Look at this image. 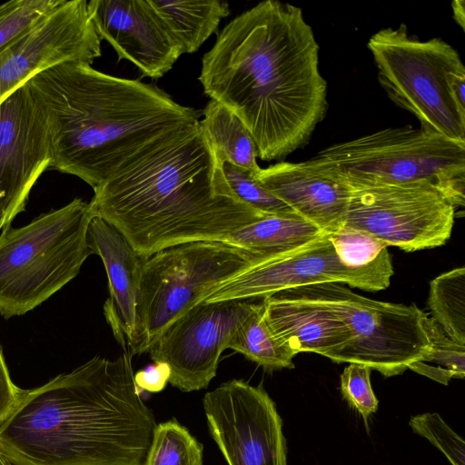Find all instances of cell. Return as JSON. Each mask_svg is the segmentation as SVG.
I'll use <instances>...</instances> for the list:
<instances>
[{"label": "cell", "mask_w": 465, "mask_h": 465, "mask_svg": "<svg viewBox=\"0 0 465 465\" xmlns=\"http://www.w3.org/2000/svg\"><path fill=\"white\" fill-rule=\"evenodd\" d=\"M198 79L242 122L262 161L306 145L328 110L313 30L300 7L277 0L231 20L203 54Z\"/></svg>", "instance_id": "1"}, {"label": "cell", "mask_w": 465, "mask_h": 465, "mask_svg": "<svg viewBox=\"0 0 465 465\" xmlns=\"http://www.w3.org/2000/svg\"><path fill=\"white\" fill-rule=\"evenodd\" d=\"M89 203L143 259L181 243L226 242L266 215L233 193L199 121L133 155L94 189Z\"/></svg>", "instance_id": "2"}, {"label": "cell", "mask_w": 465, "mask_h": 465, "mask_svg": "<svg viewBox=\"0 0 465 465\" xmlns=\"http://www.w3.org/2000/svg\"><path fill=\"white\" fill-rule=\"evenodd\" d=\"M124 350L25 390L0 424V452L13 465H143L157 424Z\"/></svg>", "instance_id": "3"}, {"label": "cell", "mask_w": 465, "mask_h": 465, "mask_svg": "<svg viewBox=\"0 0 465 465\" xmlns=\"http://www.w3.org/2000/svg\"><path fill=\"white\" fill-rule=\"evenodd\" d=\"M41 106L52 146L50 169L97 187L162 135L199 113L155 85L64 62L26 83Z\"/></svg>", "instance_id": "4"}, {"label": "cell", "mask_w": 465, "mask_h": 465, "mask_svg": "<svg viewBox=\"0 0 465 465\" xmlns=\"http://www.w3.org/2000/svg\"><path fill=\"white\" fill-rule=\"evenodd\" d=\"M380 84L420 129L465 143V67L457 50L440 37L420 41L405 25L372 35Z\"/></svg>", "instance_id": "5"}, {"label": "cell", "mask_w": 465, "mask_h": 465, "mask_svg": "<svg viewBox=\"0 0 465 465\" xmlns=\"http://www.w3.org/2000/svg\"><path fill=\"white\" fill-rule=\"evenodd\" d=\"M90 203L74 198L26 225L0 233V314L24 315L45 302L80 272L92 254Z\"/></svg>", "instance_id": "6"}, {"label": "cell", "mask_w": 465, "mask_h": 465, "mask_svg": "<svg viewBox=\"0 0 465 465\" xmlns=\"http://www.w3.org/2000/svg\"><path fill=\"white\" fill-rule=\"evenodd\" d=\"M348 181L426 183L453 207L465 204V143L420 128L382 129L335 143L316 155Z\"/></svg>", "instance_id": "7"}, {"label": "cell", "mask_w": 465, "mask_h": 465, "mask_svg": "<svg viewBox=\"0 0 465 465\" xmlns=\"http://www.w3.org/2000/svg\"><path fill=\"white\" fill-rule=\"evenodd\" d=\"M263 257L228 242L198 241L173 245L143 259L136 337L128 350L134 355L148 352L162 332L212 289Z\"/></svg>", "instance_id": "8"}, {"label": "cell", "mask_w": 465, "mask_h": 465, "mask_svg": "<svg viewBox=\"0 0 465 465\" xmlns=\"http://www.w3.org/2000/svg\"><path fill=\"white\" fill-rule=\"evenodd\" d=\"M295 289L333 311L351 331V341L338 352L334 362L364 364L391 377L403 373L430 349L427 313L414 303L369 299L339 282Z\"/></svg>", "instance_id": "9"}, {"label": "cell", "mask_w": 465, "mask_h": 465, "mask_svg": "<svg viewBox=\"0 0 465 465\" xmlns=\"http://www.w3.org/2000/svg\"><path fill=\"white\" fill-rule=\"evenodd\" d=\"M345 181L351 187L345 226L405 252L435 248L450 239L456 209L431 185Z\"/></svg>", "instance_id": "10"}, {"label": "cell", "mask_w": 465, "mask_h": 465, "mask_svg": "<svg viewBox=\"0 0 465 465\" xmlns=\"http://www.w3.org/2000/svg\"><path fill=\"white\" fill-rule=\"evenodd\" d=\"M392 275L388 250L367 266L351 267L339 258L329 233H322L302 246L260 259L212 289L202 302L263 299L284 290L325 282L377 292L390 285Z\"/></svg>", "instance_id": "11"}, {"label": "cell", "mask_w": 465, "mask_h": 465, "mask_svg": "<svg viewBox=\"0 0 465 465\" xmlns=\"http://www.w3.org/2000/svg\"><path fill=\"white\" fill-rule=\"evenodd\" d=\"M203 405L228 465H287L282 420L262 386L230 380L207 392Z\"/></svg>", "instance_id": "12"}, {"label": "cell", "mask_w": 465, "mask_h": 465, "mask_svg": "<svg viewBox=\"0 0 465 465\" xmlns=\"http://www.w3.org/2000/svg\"><path fill=\"white\" fill-rule=\"evenodd\" d=\"M257 303L248 300L199 302L173 321L150 348L153 362L166 363L169 381L182 391L207 388L220 357Z\"/></svg>", "instance_id": "13"}, {"label": "cell", "mask_w": 465, "mask_h": 465, "mask_svg": "<svg viewBox=\"0 0 465 465\" xmlns=\"http://www.w3.org/2000/svg\"><path fill=\"white\" fill-rule=\"evenodd\" d=\"M86 0H64L0 51V104L34 76L64 62L92 64L101 42Z\"/></svg>", "instance_id": "14"}, {"label": "cell", "mask_w": 465, "mask_h": 465, "mask_svg": "<svg viewBox=\"0 0 465 465\" xmlns=\"http://www.w3.org/2000/svg\"><path fill=\"white\" fill-rule=\"evenodd\" d=\"M52 159L45 115L25 84L0 104V231L25 211Z\"/></svg>", "instance_id": "15"}, {"label": "cell", "mask_w": 465, "mask_h": 465, "mask_svg": "<svg viewBox=\"0 0 465 465\" xmlns=\"http://www.w3.org/2000/svg\"><path fill=\"white\" fill-rule=\"evenodd\" d=\"M87 8L100 39L143 76L163 77L182 55L149 0H91Z\"/></svg>", "instance_id": "16"}, {"label": "cell", "mask_w": 465, "mask_h": 465, "mask_svg": "<svg viewBox=\"0 0 465 465\" xmlns=\"http://www.w3.org/2000/svg\"><path fill=\"white\" fill-rule=\"evenodd\" d=\"M254 176L322 232L332 233L344 225L351 187L317 156L301 163L279 162Z\"/></svg>", "instance_id": "17"}, {"label": "cell", "mask_w": 465, "mask_h": 465, "mask_svg": "<svg viewBox=\"0 0 465 465\" xmlns=\"http://www.w3.org/2000/svg\"><path fill=\"white\" fill-rule=\"evenodd\" d=\"M262 304L271 331L295 355L313 352L333 361L351 339L333 311L295 288L265 297Z\"/></svg>", "instance_id": "18"}, {"label": "cell", "mask_w": 465, "mask_h": 465, "mask_svg": "<svg viewBox=\"0 0 465 465\" xmlns=\"http://www.w3.org/2000/svg\"><path fill=\"white\" fill-rule=\"evenodd\" d=\"M92 254L103 261L110 297L104 305L105 318L124 349L133 347L136 337V305L143 265L127 240L104 219L94 216L88 227Z\"/></svg>", "instance_id": "19"}, {"label": "cell", "mask_w": 465, "mask_h": 465, "mask_svg": "<svg viewBox=\"0 0 465 465\" xmlns=\"http://www.w3.org/2000/svg\"><path fill=\"white\" fill-rule=\"evenodd\" d=\"M181 54L195 53L230 14L227 2L220 0H149Z\"/></svg>", "instance_id": "20"}, {"label": "cell", "mask_w": 465, "mask_h": 465, "mask_svg": "<svg viewBox=\"0 0 465 465\" xmlns=\"http://www.w3.org/2000/svg\"><path fill=\"white\" fill-rule=\"evenodd\" d=\"M322 233L297 213L266 214L232 232L226 242L265 257L302 246Z\"/></svg>", "instance_id": "21"}, {"label": "cell", "mask_w": 465, "mask_h": 465, "mask_svg": "<svg viewBox=\"0 0 465 465\" xmlns=\"http://www.w3.org/2000/svg\"><path fill=\"white\" fill-rule=\"evenodd\" d=\"M203 115L200 124L221 158L256 174L261 169L257 148L242 122L223 104L212 99Z\"/></svg>", "instance_id": "22"}, {"label": "cell", "mask_w": 465, "mask_h": 465, "mask_svg": "<svg viewBox=\"0 0 465 465\" xmlns=\"http://www.w3.org/2000/svg\"><path fill=\"white\" fill-rule=\"evenodd\" d=\"M228 349L242 354L267 371L293 368L295 354L283 346L271 331L263 316L262 302L257 303L241 323Z\"/></svg>", "instance_id": "23"}, {"label": "cell", "mask_w": 465, "mask_h": 465, "mask_svg": "<svg viewBox=\"0 0 465 465\" xmlns=\"http://www.w3.org/2000/svg\"><path fill=\"white\" fill-rule=\"evenodd\" d=\"M431 318L452 341L465 345V268L434 278L428 298Z\"/></svg>", "instance_id": "24"}, {"label": "cell", "mask_w": 465, "mask_h": 465, "mask_svg": "<svg viewBox=\"0 0 465 465\" xmlns=\"http://www.w3.org/2000/svg\"><path fill=\"white\" fill-rule=\"evenodd\" d=\"M425 327L430 340V349L420 360L409 369L443 385L450 380L463 379L465 375V345L449 338L440 326L428 314Z\"/></svg>", "instance_id": "25"}, {"label": "cell", "mask_w": 465, "mask_h": 465, "mask_svg": "<svg viewBox=\"0 0 465 465\" xmlns=\"http://www.w3.org/2000/svg\"><path fill=\"white\" fill-rule=\"evenodd\" d=\"M143 465H203V445L174 420L157 424Z\"/></svg>", "instance_id": "26"}, {"label": "cell", "mask_w": 465, "mask_h": 465, "mask_svg": "<svg viewBox=\"0 0 465 465\" xmlns=\"http://www.w3.org/2000/svg\"><path fill=\"white\" fill-rule=\"evenodd\" d=\"M64 0H11L0 5V51L20 37Z\"/></svg>", "instance_id": "27"}, {"label": "cell", "mask_w": 465, "mask_h": 465, "mask_svg": "<svg viewBox=\"0 0 465 465\" xmlns=\"http://www.w3.org/2000/svg\"><path fill=\"white\" fill-rule=\"evenodd\" d=\"M222 168L233 193L252 208L265 214L296 213L285 203L265 189L252 172L225 159H222Z\"/></svg>", "instance_id": "28"}, {"label": "cell", "mask_w": 465, "mask_h": 465, "mask_svg": "<svg viewBox=\"0 0 465 465\" xmlns=\"http://www.w3.org/2000/svg\"><path fill=\"white\" fill-rule=\"evenodd\" d=\"M329 235L341 261L351 267L374 262L388 247L371 234L345 225Z\"/></svg>", "instance_id": "29"}, {"label": "cell", "mask_w": 465, "mask_h": 465, "mask_svg": "<svg viewBox=\"0 0 465 465\" xmlns=\"http://www.w3.org/2000/svg\"><path fill=\"white\" fill-rule=\"evenodd\" d=\"M412 430L429 440L447 457L451 465H465V442L438 413H423L411 418Z\"/></svg>", "instance_id": "30"}, {"label": "cell", "mask_w": 465, "mask_h": 465, "mask_svg": "<svg viewBox=\"0 0 465 465\" xmlns=\"http://www.w3.org/2000/svg\"><path fill=\"white\" fill-rule=\"evenodd\" d=\"M371 371L367 365L349 363L340 378L342 398L362 416L366 426L369 417L378 410L379 404L371 384Z\"/></svg>", "instance_id": "31"}, {"label": "cell", "mask_w": 465, "mask_h": 465, "mask_svg": "<svg viewBox=\"0 0 465 465\" xmlns=\"http://www.w3.org/2000/svg\"><path fill=\"white\" fill-rule=\"evenodd\" d=\"M24 391L12 381L0 347V424L15 410Z\"/></svg>", "instance_id": "32"}, {"label": "cell", "mask_w": 465, "mask_h": 465, "mask_svg": "<svg viewBox=\"0 0 465 465\" xmlns=\"http://www.w3.org/2000/svg\"><path fill=\"white\" fill-rule=\"evenodd\" d=\"M170 369L166 363L153 362L134 373V382L140 391L159 392L169 381Z\"/></svg>", "instance_id": "33"}, {"label": "cell", "mask_w": 465, "mask_h": 465, "mask_svg": "<svg viewBox=\"0 0 465 465\" xmlns=\"http://www.w3.org/2000/svg\"><path fill=\"white\" fill-rule=\"evenodd\" d=\"M453 18L462 30L465 28V7L463 0H454L451 3Z\"/></svg>", "instance_id": "34"}]
</instances>
